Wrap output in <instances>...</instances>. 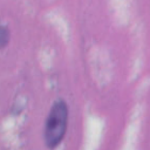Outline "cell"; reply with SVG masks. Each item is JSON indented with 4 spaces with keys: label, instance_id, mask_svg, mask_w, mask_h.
I'll use <instances>...</instances> for the list:
<instances>
[{
    "label": "cell",
    "instance_id": "1",
    "mask_svg": "<svg viewBox=\"0 0 150 150\" xmlns=\"http://www.w3.org/2000/svg\"><path fill=\"white\" fill-rule=\"evenodd\" d=\"M68 125V105L63 100H57L52 105L45 123V143L49 149L56 148L64 137Z\"/></svg>",
    "mask_w": 150,
    "mask_h": 150
},
{
    "label": "cell",
    "instance_id": "2",
    "mask_svg": "<svg viewBox=\"0 0 150 150\" xmlns=\"http://www.w3.org/2000/svg\"><path fill=\"white\" fill-rule=\"evenodd\" d=\"M11 33L7 26L0 23V49H4L9 42Z\"/></svg>",
    "mask_w": 150,
    "mask_h": 150
}]
</instances>
